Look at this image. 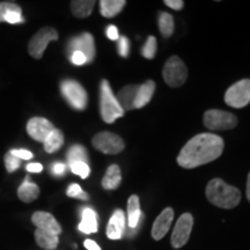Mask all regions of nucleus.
I'll use <instances>...</instances> for the list:
<instances>
[{"label":"nucleus","instance_id":"412c9836","mask_svg":"<svg viewBox=\"0 0 250 250\" xmlns=\"http://www.w3.org/2000/svg\"><path fill=\"white\" fill-rule=\"evenodd\" d=\"M142 215L138 196L132 195L127 202V217H129L127 219H129V227L131 229L138 227Z\"/></svg>","mask_w":250,"mask_h":250},{"label":"nucleus","instance_id":"f03ea898","mask_svg":"<svg viewBox=\"0 0 250 250\" xmlns=\"http://www.w3.org/2000/svg\"><path fill=\"white\" fill-rule=\"evenodd\" d=\"M208 202L221 208H234L241 201V192L235 187L228 186L221 179H213L205 190Z\"/></svg>","mask_w":250,"mask_h":250},{"label":"nucleus","instance_id":"7ed1b4c3","mask_svg":"<svg viewBox=\"0 0 250 250\" xmlns=\"http://www.w3.org/2000/svg\"><path fill=\"white\" fill-rule=\"evenodd\" d=\"M100 111L102 120L109 124L114 123L117 118L124 115L123 108L118 103L107 80L102 81L100 88Z\"/></svg>","mask_w":250,"mask_h":250},{"label":"nucleus","instance_id":"473e14b6","mask_svg":"<svg viewBox=\"0 0 250 250\" xmlns=\"http://www.w3.org/2000/svg\"><path fill=\"white\" fill-rule=\"evenodd\" d=\"M23 18H22V9H19V11H11L8 12L7 15L5 17V22L11 23V24H15V23H20L23 22Z\"/></svg>","mask_w":250,"mask_h":250},{"label":"nucleus","instance_id":"bb28decb","mask_svg":"<svg viewBox=\"0 0 250 250\" xmlns=\"http://www.w3.org/2000/svg\"><path fill=\"white\" fill-rule=\"evenodd\" d=\"M159 29H160L161 35L166 37H170L174 33V19L170 14L164 13L160 14L159 17Z\"/></svg>","mask_w":250,"mask_h":250},{"label":"nucleus","instance_id":"9d476101","mask_svg":"<svg viewBox=\"0 0 250 250\" xmlns=\"http://www.w3.org/2000/svg\"><path fill=\"white\" fill-rule=\"evenodd\" d=\"M193 226V218L190 213H184L181 215L175 225L173 234H171V246L179 249L186 245L189 240Z\"/></svg>","mask_w":250,"mask_h":250},{"label":"nucleus","instance_id":"f3484780","mask_svg":"<svg viewBox=\"0 0 250 250\" xmlns=\"http://www.w3.org/2000/svg\"><path fill=\"white\" fill-rule=\"evenodd\" d=\"M79 230L85 234H92L98 232V215L96 212L90 208H85L81 213V221L79 224Z\"/></svg>","mask_w":250,"mask_h":250},{"label":"nucleus","instance_id":"e433bc0d","mask_svg":"<svg viewBox=\"0 0 250 250\" xmlns=\"http://www.w3.org/2000/svg\"><path fill=\"white\" fill-rule=\"evenodd\" d=\"M65 170H66V165L62 164V162H56L51 167V173L55 176H62L65 174Z\"/></svg>","mask_w":250,"mask_h":250},{"label":"nucleus","instance_id":"1a4fd4ad","mask_svg":"<svg viewBox=\"0 0 250 250\" xmlns=\"http://www.w3.org/2000/svg\"><path fill=\"white\" fill-rule=\"evenodd\" d=\"M93 146L104 154H118L123 151L125 144L117 134L111 132H99L92 140Z\"/></svg>","mask_w":250,"mask_h":250},{"label":"nucleus","instance_id":"a19ab883","mask_svg":"<svg viewBox=\"0 0 250 250\" xmlns=\"http://www.w3.org/2000/svg\"><path fill=\"white\" fill-rule=\"evenodd\" d=\"M83 246H85V248L87 250H101L98 243L93 241V240H86V241L83 242Z\"/></svg>","mask_w":250,"mask_h":250},{"label":"nucleus","instance_id":"6ab92c4d","mask_svg":"<svg viewBox=\"0 0 250 250\" xmlns=\"http://www.w3.org/2000/svg\"><path fill=\"white\" fill-rule=\"evenodd\" d=\"M155 90V83L152 80L146 81L142 86H139L138 93H137L136 102H134V108L140 109L145 107L147 103L151 101L153 94Z\"/></svg>","mask_w":250,"mask_h":250},{"label":"nucleus","instance_id":"4468645a","mask_svg":"<svg viewBox=\"0 0 250 250\" xmlns=\"http://www.w3.org/2000/svg\"><path fill=\"white\" fill-rule=\"evenodd\" d=\"M174 219V211L171 208H165L158 218L155 219L154 224H153L152 228V236L154 240H161L164 239L166 234L169 230L170 225L173 223Z\"/></svg>","mask_w":250,"mask_h":250},{"label":"nucleus","instance_id":"cd10ccee","mask_svg":"<svg viewBox=\"0 0 250 250\" xmlns=\"http://www.w3.org/2000/svg\"><path fill=\"white\" fill-rule=\"evenodd\" d=\"M156 54V39L154 36H149L142 49L143 57L146 59H153Z\"/></svg>","mask_w":250,"mask_h":250},{"label":"nucleus","instance_id":"4be33fe9","mask_svg":"<svg viewBox=\"0 0 250 250\" xmlns=\"http://www.w3.org/2000/svg\"><path fill=\"white\" fill-rule=\"evenodd\" d=\"M121 168L117 165H111L103 177L102 187L105 190H115L121 184Z\"/></svg>","mask_w":250,"mask_h":250},{"label":"nucleus","instance_id":"c756f323","mask_svg":"<svg viewBox=\"0 0 250 250\" xmlns=\"http://www.w3.org/2000/svg\"><path fill=\"white\" fill-rule=\"evenodd\" d=\"M70 168L72 173L79 175L81 179H86L90 174L89 166L88 164H85V162H74V164L70 165Z\"/></svg>","mask_w":250,"mask_h":250},{"label":"nucleus","instance_id":"58836bf2","mask_svg":"<svg viewBox=\"0 0 250 250\" xmlns=\"http://www.w3.org/2000/svg\"><path fill=\"white\" fill-rule=\"evenodd\" d=\"M107 36H108V39L111 40V41H116V40L120 39L117 28L115 26H112V24H111V26H109L107 28Z\"/></svg>","mask_w":250,"mask_h":250},{"label":"nucleus","instance_id":"5701e85b","mask_svg":"<svg viewBox=\"0 0 250 250\" xmlns=\"http://www.w3.org/2000/svg\"><path fill=\"white\" fill-rule=\"evenodd\" d=\"M94 5V0H74L71 1V11L76 18L85 19L92 14Z\"/></svg>","mask_w":250,"mask_h":250},{"label":"nucleus","instance_id":"2eb2a0df","mask_svg":"<svg viewBox=\"0 0 250 250\" xmlns=\"http://www.w3.org/2000/svg\"><path fill=\"white\" fill-rule=\"evenodd\" d=\"M125 233V214L122 210H116L111 215L107 227V236L110 240H120Z\"/></svg>","mask_w":250,"mask_h":250},{"label":"nucleus","instance_id":"79ce46f5","mask_svg":"<svg viewBox=\"0 0 250 250\" xmlns=\"http://www.w3.org/2000/svg\"><path fill=\"white\" fill-rule=\"evenodd\" d=\"M247 198L250 202V173L248 175V181H247Z\"/></svg>","mask_w":250,"mask_h":250},{"label":"nucleus","instance_id":"ddd939ff","mask_svg":"<svg viewBox=\"0 0 250 250\" xmlns=\"http://www.w3.org/2000/svg\"><path fill=\"white\" fill-rule=\"evenodd\" d=\"M31 223L35 225L39 229L52 233L55 235H59L62 233V227L56 220V218L49 212L37 211L31 215Z\"/></svg>","mask_w":250,"mask_h":250},{"label":"nucleus","instance_id":"a878e982","mask_svg":"<svg viewBox=\"0 0 250 250\" xmlns=\"http://www.w3.org/2000/svg\"><path fill=\"white\" fill-rule=\"evenodd\" d=\"M67 161L68 165L74 164V162H88V154L87 149L81 145H74L68 149L67 152Z\"/></svg>","mask_w":250,"mask_h":250},{"label":"nucleus","instance_id":"f704fd0d","mask_svg":"<svg viewBox=\"0 0 250 250\" xmlns=\"http://www.w3.org/2000/svg\"><path fill=\"white\" fill-rule=\"evenodd\" d=\"M9 152L20 160H29V159L33 158V153L27 151V149H12Z\"/></svg>","mask_w":250,"mask_h":250},{"label":"nucleus","instance_id":"39448f33","mask_svg":"<svg viewBox=\"0 0 250 250\" xmlns=\"http://www.w3.org/2000/svg\"><path fill=\"white\" fill-rule=\"evenodd\" d=\"M164 79L168 86L180 87L186 83L188 78V68L183 61L177 56L168 59L164 67Z\"/></svg>","mask_w":250,"mask_h":250},{"label":"nucleus","instance_id":"c85d7f7f","mask_svg":"<svg viewBox=\"0 0 250 250\" xmlns=\"http://www.w3.org/2000/svg\"><path fill=\"white\" fill-rule=\"evenodd\" d=\"M66 195L68 197H71V198H78V199H81V201H87V199L89 198L88 193L83 191L79 184L77 183L71 184V186L67 188Z\"/></svg>","mask_w":250,"mask_h":250},{"label":"nucleus","instance_id":"0eeeda50","mask_svg":"<svg viewBox=\"0 0 250 250\" xmlns=\"http://www.w3.org/2000/svg\"><path fill=\"white\" fill-rule=\"evenodd\" d=\"M58 40L57 30L51 27H44L40 29L31 37L28 43V52L33 58L41 59L43 57L46 46L51 41Z\"/></svg>","mask_w":250,"mask_h":250},{"label":"nucleus","instance_id":"dca6fc26","mask_svg":"<svg viewBox=\"0 0 250 250\" xmlns=\"http://www.w3.org/2000/svg\"><path fill=\"white\" fill-rule=\"evenodd\" d=\"M139 86L129 85L125 86L118 92L116 99L123 110H132L134 109V102H136L137 93H138Z\"/></svg>","mask_w":250,"mask_h":250},{"label":"nucleus","instance_id":"393cba45","mask_svg":"<svg viewBox=\"0 0 250 250\" xmlns=\"http://www.w3.org/2000/svg\"><path fill=\"white\" fill-rule=\"evenodd\" d=\"M62 144H64V134L61 130L55 129L49 134L43 145H44V151L46 153H55L62 147Z\"/></svg>","mask_w":250,"mask_h":250},{"label":"nucleus","instance_id":"2f4dec72","mask_svg":"<svg viewBox=\"0 0 250 250\" xmlns=\"http://www.w3.org/2000/svg\"><path fill=\"white\" fill-rule=\"evenodd\" d=\"M20 159H18L17 156L11 154V152L6 153L5 155V167L7 169L8 173H13L20 167Z\"/></svg>","mask_w":250,"mask_h":250},{"label":"nucleus","instance_id":"423d86ee","mask_svg":"<svg viewBox=\"0 0 250 250\" xmlns=\"http://www.w3.org/2000/svg\"><path fill=\"white\" fill-rule=\"evenodd\" d=\"M204 124L208 129L213 131L230 130L236 126L237 118L232 112L211 109L204 114Z\"/></svg>","mask_w":250,"mask_h":250},{"label":"nucleus","instance_id":"9b49d317","mask_svg":"<svg viewBox=\"0 0 250 250\" xmlns=\"http://www.w3.org/2000/svg\"><path fill=\"white\" fill-rule=\"evenodd\" d=\"M76 51H79L85 55L87 62L94 61V58H95V43H94L93 36L89 33H83L70 41L67 46V52L71 56Z\"/></svg>","mask_w":250,"mask_h":250},{"label":"nucleus","instance_id":"4c0bfd02","mask_svg":"<svg viewBox=\"0 0 250 250\" xmlns=\"http://www.w3.org/2000/svg\"><path fill=\"white\" fill-rule=\"evenodd\" d=\"M165 4L168 6V7L175 9V11H180V9L183 8L184 2L182 0H166Z\"/></svg>","mask_w":250,"mask_h":250},{"label":"nucleus","instance_id":"a211bd4d","mask_svg":"<svg viewBox=\"0 0 250 250\" xmlns=\"http://www.w3.org/2000/svg\"><path fill=\"white\" fill-rule=\"evenodd\" d=\"M39 196L40 188L35 183H31L29 181V176H27L26 180L23 181V183L18 189L19 199H21L23 203H31L37 199Z\"/></svg>","mask_w":250,"mask_h":250},{"label":"nucleus","instance_id":"7c9ffc66","mask_svg":"<svg viewBox=\"0 0 250 250\" xmlns=\"http://www.w3.org/2000/svg\"><path fill=\"white\" fill-rule=\"evenodd\" d=\"M20 6L12 1H0V22H5V17L8 12L19 11Z\"/></svg>","mask_w":250,"mask_h":250},{"label":"nucleus","instance_id":"f257e3e1","mask_svg":"<svg viewBox=\"0 0 250 250\" xmlns=\"http://www.w3.org/2000/svg\"><path fill=\"white\" fill-rule=\"evenodd\" d=\"M224 146L223 138L217 134H197L181 149L177 156V164L188 169L208 164L221 155Z\"/></svg>","mask_w":250,"mask_h":250},{"label":"nucleus","instance_id":"6e6552de","mask_svg":"<svg viewBox=\"0 0 250 250\" xmlns=\"http://www.w3.org/2000/svg\"><path fill=\"white\" fill-rule=\"evenodd\" d=\"M225 102L229 107L237 109L248 105L250 102V80H240L230 86L225 94Z\"/></svg>","mask_w":250,"mask_h":250},{"label":"nucleus","instance_id":"ea45409f","mask_svg":"<svg viewBox=\"0 0 250 250\" xmlns=\"http://www.w3.org/2000/svg\"><path fill=\"white\" fill-rule=\"evenodd\" d=\"M27 170L29 173H41L43 170V166L37 164V162H34V164H29L27 166Z\"/></svg>","mask_w":250,"mask_h":250},{"label":"nucleus","instance_id":"f8f14e48","mask_svg":"<svg viewBox=\"0 0 250 250\" xmlns=\"http://www.w3.org/2000/svg\"><path fill=\"white\" fill-rule=\"evenodd\" d=\"M56 129L51 122L43 117H33L27 123V132L36 142L44 143L48 136Z\"/></svg>","mask_w":250,"mask_h":250},{"label":"nucleus","instance_id":"b1692460","mask_svg":"<svg viewBox=\"0 0 250 250\" xmlns=\"http://www.w3.org/2000/svg\"><path fill=\"white\" fill-rule=\"evenodd\" d=\"M126 1L124 0H102L100 1L101 14L104 18H114L124 8Z\"/></svg>","mask_w":250,"mask_h":250},{"label":"nucleus","instance_id":"20e7f679","mask_svg":"<svg viewBox=\"0 0 250 250\" xmlns=\"http://www.w3.org/2000/svg\"><path fill=\"white\" fill-rule=\"evenodd\" d=\"M61 90L68 104L77 110H83L87 107L88 96L85 88L76 80L66 79L61 83Z\"/></svg>","mask_w":250,"mask_h":250},{"label":"nucleus","instance_id":"72a5a7b5","mask_svg":"<svg viewBox=\"0 0 250 250\" xmlns=\"http://www.w3.org/2000/svg\"><path fill=\"white\" fill-rule=\"evenodd\" d=\"M120 42H118V54L122 57H127L130 52V42L125 36L120 37Z\"/></svg>","mask_w":250,"mask_h":250},{"label":"nucleus","instance_id":"c9c22d12","mask_svg":"<svg viewBox=\"0 0 250 250\" xmlns=\"http://www.w3.org/2000/svg\"><path fill=\"white\" fill-rule=\"evenodd\" d=\"M70 58H71V62H73L74 65H83L87 62L86 56L83 54H81V52H79V51L73 52V54L70 56Z\"/></svg>","mask_w":250,"mask_h":250},{"label":"nucleus","instance_id":"aec40b11","mask_svg":"<svg viewBox=\"0 0 250 250\" xmlns=\"http://www.w3.org/2000/svg\"><path fill=\"white\" fill-rule=\"evenodd\" d=\"M34 236H35V241L37 243V246H40L41 248L45 250H55L57 248L59 243L58 235L45 232V230L39 229V228H36Z\"/></svg>","mask_w":250,"mask_h":250}]
</instances>
